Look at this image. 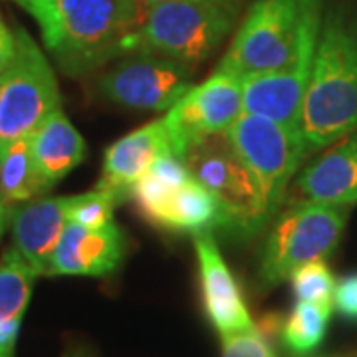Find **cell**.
Wrapping results in <instances>:
<instances>
[{
	"label": "cell",
	"mask_w": 357,
	"mask_h": 357,
	"mask_svg": "<svg viewBox=\"0 0 357 357\" xmlns=\"http://www.w3.org/2000/svg\"><path fill=\"white\" fill-rule=\"evenodd\" d=\"M300 131L307 155L357 131V14L344 2L324 10Z\"/></svg>",
	"instance_id": "cell-1"
},
{
	"label": "cell",
	"mask_w": 357,
	"mask_h": 357,
	"mask_svg": "<svg viewBox=\"0 0 357 357\" xmlns=\"http://www.w3.org/2000/svg\"><path fill=\"white\" fill-rule=\"evenodd\" d=\"M38 24L42 42L68 77H84L126 56L141 16L128 0H14Z\"/></svg>",
	"instance_id": "cell-2"
},
{
	"label": "cell",
	"mask_w": 357,
	"mask_h": 357,
	"mask_svg": "<svg viewBox=\"0 0 357 357\" xmlns=\"http://www.w3.org/2000/svg\"><path fill=\"white\" fill-rule=\"evenodd\" d=\"M238 6L220 2H161L147 8L131 32L126 54L145 52L197 68L208 60L230 34Z\"/></svg>",
	"instance_id": "cell-3"
},
{
	"label": "cell",
	"mask_w": 357,
	"mask_h": 357,
	"mask_svg": "<svg viewBox=\"0 0 357 357\" xmlns=\"http://www.w3.org/2000/svg\"><path fill=\"white\" fill-rule=\"evenodd\" d=\"M349 206L300 199L280 211L270 222L260 252L258 280L274 288L290 280L296 268L326 260L337 248L347 225Z\"/></svg>",
	"instance_id": "cell-4"
},
{
	"label": "cell",
	"mask_w": 357,
	"mask_h": 357,
	"mask_svg": "<svg viewBox=\"0 0 357 357\" xmlns=\"http://www.w3.org/2000/svg\"><path fill=\"white\" fill-rule=\"evenodd\" d=\"M227 135L255 181L260 217L266 229L282 211L288 187L307 157L302 131L262 115L243 114Z\"/></svg>",
	"instance_id": "cell-5"
},
{
	"label": "cell",
	"mask_w": 357,
	"mask_h": 357,
	"mask_svg": "<svg viewBox=\"0 0 357 357\" xmlns=\"http://www.w3.org/2000/svg\"><path fill=\"white\" fill-rule=\"evenodd\" d=\"M16 52L0 74V159L16 141L28 139L60 109V88L50 60L22 26L14 30Z\"/></svg>",
	"instance_id": "cell-6"
},
{
	"label": "cell",
	"mask_w": 357,
	"mask_h": 357,
	"mask_svg": "<svg viewBox=\"0 0 357 357\" xmlns=\"http://www.w3.org/2000/svg\"><path fill=\"white\" fill-rule=\"evenodd\" d=\"M302 28V0H256L215 72L244 77L278 72L292 60Z\"/></svg>",
	"instance_id": "cell-7"
},
{
	"label": "cell",
	"mask_w": 357,
	"mask_h": 357,
	"mask_svg": "<svg viewBox=\"0 0 357 357\" xmlns=\"http://www.w3.org/2000/svg\"><path fill=\"white\" fill-rule=\"evenodd\" d=\"M191 177L201 183L225 213V230L252 238L264 230L255 181L227 133L204 137L183 157Z\"/></svg>",
	"instance_id": "cell-8"
},
{
	"label": "cell",
	"mask_w": 357,
	"mask_h": 357,
	"mask_svg": "<svg viewBox=\"0 0 357 357\" xmlns=\"http://www.w3.org/2000/svg\"><path fill=\"white\" fill-rule=\"evenodd\" d=\"M326 0H302V28L292 60L278 72L243 79V114L300 128V112L318 50Z\"/></svg>",
	"instance_id": "cell-9"
},
{
	"label": "cell",
	"mask_w": 357,
	"mask_h": 357,
	"mask_svg": "<svg viewBox=\"0 0 357 357\" xmlns=\"http://www.w3.org/2000/svg\"><path fill=\"white\" fill-rule=\"evenodd\" d=\"M195 70L161 56L131 52L98 82L107 102L129 109L169 112L195 86Z\"/></svg>",
	"instance_id": "cell-10"
},
{
	"label": "cell",
	"mask_w": 357,
	"mask_h": 357,
	"mask_svg": "<svg viewBox=\"0 0 357 357\" xmlns=\"http://www.w3.org/2000/svg\"><path fill=\"white\" fill-rule=\"evenodd\" d=\"M243 115V79L215 72L192 86L163 117L173 155L183 159L204 137L227 133Z\"/></svg>",
	"instance_id": "cell-11"
},
{
	"label": "cell",
	"mask_w": 357,
	"mask_h": 357,
	"mask_svg": "<svg viewBox=\"0 0 357 357\" xmlns=\"http://www.w3.org/2000/svg\"><path fill=\"white\" fill-rule=\"evenodd\" d=\"M126 255L128 236L117 222L103 229H86L68 220L46 276L105 278L119 270Z\"/></svg>",
	"instance_id": "cell-12"
},
{
	"label": "cell",
	"mask_w": 357,
	"mask_h": 357,
	"mask_svg": "<svg viewBox=\"0 0 357 357\" xmlns=\"http://www.w3.org/2000/svg\"><path fill=\"white\" fill-rule=\"evenodd\" d=\"M192 243L197 252L204 312L218 335L222 337L229 333L256 328L248 314V307L244 304L241 288L218 248L215 234L213 232L195 234Z\"/></svg>",
	"instance_id": "cell-13"
},
{
	"label": "cell",
	"mask_w": 357,
	"mask_h": 357,
	"mask_svg": "<svg viewBox=\"0 0 357 357\" xmlns=\"http://www.w3.org/2000/svg\"><path fill=\"white\" fill-rule=\"evenodd\" d=\"M169 153L173 155V149L163 119L135 129L105 149L96 189L107 192L117 206L131 201L135 183L151 169L159 157Z\"/></svg>",
	"instance_id": "cell-14"
},
{
	"label": "cell",
	"mask_w": 357,
	"mask_h": 357,
	"mask_svg": "<svg viewBox=\"0 0 357 357\" xmlns=\"http://www.w3.org/2000/svg\"><path fill=\"white\" fill-rule=\"evenodd\" d=\"M294 191L306 201L357 204V131L335 141L294 178Z\"/></svg>",
	"instance_id": "cell-15"
},
{
	"label": "cell",
	"mask_w": 357,
	"mask_h": 357,
	"mask_svg": "<svg viewBox=\"0 0 357 357\" xmlns=\"http://www.w3.org/2000/svg\"><path fill=\"white\" fill-rule=\"evenodd\" d=\"M70 197H40L14 206L13 241L30 268L46 276L52 255L68 225Z\"/></svg>",
	"instance_id": "cell-16"
},
{
	"label": "cell",
	"mask_w": 357,
	"mask_h": 357,
	"mask_svg": "<svg viewBox=\"0 0 357 357\" xmlns=\"http://www.w3.org/2000/svg\"><path fill=\"white\" fill-rule=\"evenodd\" d=\"M30 151L40 178L50 191L56 183L84 163L88 145L60 107L52 112L30 135Z\"/></svg>",
	"instance_id": "cell-17"
},
{
	"label": "cell",
	"mask_w": 357,
	"mask_h": 357,
	"mask_svg": "<svg viewBox=\"0 0 357 357\" xmlns=\"http://www.w3.org/2000/svg\"><path fill=\"white\" fill-rule=\"evenodd\" d=\"M38 274L16 248L0 256V357H16L18 333Z\"/></svg>",
	"instance_id": "cell-18"
},
{
	"label": "cell",
	"mask_w": 357,
	"mask_h": 357,
	"mask_svg": "<svg viewBox=\"0 0 357 357\" xmlns=\"http://www.w3.org/2000/svg\"><path fill=\"white\" fill-rule=\"evenodd\" d=\"M157 229L189 232L191 236L213 232L225 229V213L217 199L201 183L191 178L171 195L157 220Z\"/></svg>",
	"instance_id": "cell-19"
},
{
	"label": "cell",
	"mask_w": 357,
	"mask_h": 357,
	"mask_svg": "<svg viewBox=\"0 0 357 357\" xmlns=\"http://www.w3.org/2000/svg\"><path fill=\"white\" fill-rule=\"evenodd\" d=\"M0 192L13 206L40 199L48 192L32 159L30 137L16 141L0 159Z\"/></svg>",
	"instance_id": "cell-20"
},
{
	"label": "cell",
	"mask_w": 357,
	"mask_h": 357,
	"mask_svg": "<svg viewBox=\"0 0 357 357\" xmlns=\"http://www.w3.org/2000/svg\"><path fill=\"white\" fill-rule=\"evenodd\" d=\"M333 306L298 302L282 324V344L294 356H310L318 349L330 326Z\"/></svg>",
	"instance_id": "cell-21"
},
{
	"label": "cell",
	"mask_w": 357,
	"mask_h": 357,
	"mask_svg": "<svg viewBox=\"0 0 357 357\" xmlns=\"http://www.w3.org/2000/svg\"><path fill=\"white\" fill-rule=\"evenodd\" d=\"M292 292L298 302H312L321 306H333L335 294V278L326 260L307 262L296 268L290 276Z\"/></svg>",
	"instance_id": "cell-22"
},
{
	"label": "cell",
	"mask_w": 357,
	"mask_h": 357,
	"mask_svg": "<svg viewBox=\"0 0 357 357\" xmlns=\"http://www.w3.org/2000/svg\"><path fill=\"white\" fill-rule=\"evenodd\" d=\"M115 206H117V203L107 192L93 189V191L70 197L68 218L76 225L86 227V229H103V227L115 222Z\"/></svg>",
	"instance_id": "cell-23"
},
{
	"label": "cell",
	"mask_w": 357,
	"mask_h": 357,
	"mask_svg": "<svg viewBox=\"0 0 357 357\" xmlns=\"http://www.w3.org/2000/svg\"><path fill=\"white\" fill-rule=\"evenodd\" d=\"M222 357H276L258 328L222 335Z\"/></svg>",
	"instance_id": "cell-24"
},
{
	"label": "cell",
	"mask_w": 357,
	"mask_h": 357,
	"mask_svg": "<svg viewBox=\"0 0 357 357\" xmlns=\"http://www.w3.org/2000/svg\"><path fill=\"white\" fill-rule=\"evenodd\" d=\"M333 307L344 318L357 321V274H349L342 278L340 284H335Z\"/></svg>",
	"instance_id": "cell-25"
},
{
	"label": "cell",
	"mask_w": 357,
	"mask_h": 357,
	"mask_svg": "<svg viewBox=\"0 0 357 357\" xmlns=\"http://www.w3.org/2000/svg\"><path fill=\"white\" fill-rule=\"evenodd\" d=\"M14 52H16L14 32L6 26L4 18L0 16V74L6 70V66L13 62Z\"/></svg>",
	"instance_id": "cell-26"
},
{
	"label": "cell",
	"mask_w": 357,
	"mask_h": 357,
	"mask_svg": "<svg viewBox=\"0 0 357 357\" xmlns=\"http://www.w3.org/2000/svg\"><path fill=\"white\" fill-rule=\"evenodd\" d=\"M13 215H14V206L4 197H2V192H0V238H2V234L6 232L8 229V225L13 222Z\"/></svg>",
	"instance_id": "cell-27"
},
{
	"label": "cell",
	"mask_w": 357,
	"mask_h": 357,
	"mask_svg": "<svg viewBox=\"0 0 357 357\" xmlns=\"http://www.w3.org/2000/svg\"><path fill=\"white\" fill-rule=\"evenodd\" d=\"M161 2H178V0H145V10L155 6V4H161ZM195 2H220V4H234V6H241L243 0H195Z\"/></svg>",
	"instance_id": "cell-28"
},
{
	"label": "cell",
	"mask_w": 357,
	"mask_h": 357,
	"mask_svg": "<svg viewBox=\"0 0 357 357\" xmlns=\"http://www.w3.org/2000/svg\"><path fill=\"white\" fill-rule=\"evenodd\" d=\"M128 2L133 6V10L143 18V14H145V0H128Z\"/></svg>",
	"instance_id": "cell-29"
}]
</instances>
